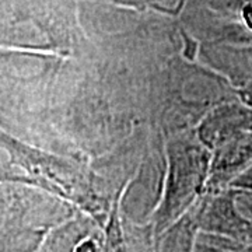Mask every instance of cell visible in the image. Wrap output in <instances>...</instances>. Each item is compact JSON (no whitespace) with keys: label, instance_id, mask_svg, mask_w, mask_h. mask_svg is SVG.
I'll return each instance as SVG.
<instances>
[{"label":"cell","instance_id":"6da1fadb","mask_svg":"<svg viewBox=\"0 0 252 252\" xmlns=\"http://www.w3.org/2000/svg\"><path fill=\"white\" fill-rule=\"evenodd\" d=\"M196 252H252V245L237 240H220V244H202Z\"/></svg>","mask_w":252,"mask_h":252},{"label":"cell","instance_id":"7a4b0ae2","mask_svg":"<svg viewBox=\"0 0 252 252\" xmlns=\"http://www.w3.org/2000/svg\"><path fill=\"white\" fill-rule=\"evenodd\" d=\"M73 252H101V250L94 240H83L80 244L74 247Z\"/></svg>","mask_w":252,"mask_h":252},{"label":"cell","instance_id":"3957f363","mask_svg":"<svg viewBox=\"0 0 252 252\" xmlns=\"http://www.w3.org/2000/svg\"><path fill=\"white\" fill-rule=\"evenodd\" d=\"M243 18L247 24V27L252 31V0L248 1L243 7Z\"/></svg>","mask_w":252,"mask_h":252},{"label":"cell","instance_id":"277c9868","mask_svg":"<svg viewBox=\"0 0 252 252\" xmlns=\"http://www.w3.org/2000/svg\"><path fill=\"white\" fill-rule=\"evenodd\" d=\"M247 187H248V189H251L252 190V172L248 175V180H247Z\"/></svg>","mask_w":252,"mask_h":252}]
</instances>
